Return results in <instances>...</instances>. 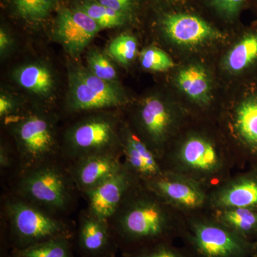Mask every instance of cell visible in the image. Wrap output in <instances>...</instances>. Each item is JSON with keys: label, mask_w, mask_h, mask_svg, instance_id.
<instances>
[{"label": "cell", "mask_w": 257, "mask_h": 257, "mask_svg": "<svg viewBox=\"0 0 257 257\" xmlns=\"http://www.w3.org/2000/svg\"><path fill=\"white\" fill-rule=\"evenodd\" d=\"M18 101L9 93L2 91L0 94V117L5 119L18 114Z\"/></svg>", "instance_id": "4dcf8cb0"}, {"label": "cell", "mask_w": 257, "mask_h": 257, "mask_svg": "<svg viewBox=\"0 0 257 257\" xmlns=\"http://www.w3.org/2000/svg\"><path fill=\"white\" fill-rule=\"evenodd\" d=\"M102 29L117 28L124 25L127 15L111 9L92 0H85L78 7Z\"/></svg>", "instance_id": "603a6c76"}, {"label": "cell", "mask_w": 257, "mask_h": 257, "mask_svg": "<svg viewBox=\"0 0 257 257\" xmlns=\"http://www.w3.org/2000/svg\"><path fill=\"white\" fill-rule=\"evenodd\" d=\"M253 257H257V237L256 239L253 241Z\"/></svg>", "instance_id": "e575fe53"}, {"label": "cell", "mask_w": 257, "mask_h": 257, "mask_svg": "<svg viewBox=\"0 0 257 257\" xmlns=\"http://www.w3.org/2000/svg\"><path fill=\"white\" fill-rule=\"evenodd\" d=\"M67 109L72 112L102 111L119 105L82 80L71 67L68 73Z\"/></svg>", "instance_id": "2e32d148"}, {"label": "cell", "mask_w": 257, "mask_h": 257, "mask_svg": "<svg viewBox=\"0 0 257 257\" xmlns=\"http://www.w3.org/2000/svg\"><path fill=\"white\" fill-rule=\"evenodd\" d=\"M17 257H71L68 238H59L21 248Z\"/></svg>", "instance_id": "cb8c5ba5"}, {"label": "cell", "mask_w": 257, "mask_h": 257, "mask_svg": "<svg viewBox=\"0 0 257 257\" xmlns=\"http://www.w3.org/2000/svg\"><path fill=\"white\" fill-rule=\"evenodd\" d=\"M137 121L138 135L160 160L162 152L173 126V114L165 101L157 96H150L139 108Z\"/></svg>", "instance_id": "30bf717a"}, {"label": "cell", "mask_w": 257, "mask_h": 257, "mask_svg": "<svg viewBox=\"0 0 257 257\" xmlns=\"http://www.w3.org/2000/svg\"><path fill=\"white\" fill-rule=\"evenodd\" d=\"M162 28L169 39L182 46H195L221 37L219 30L192 15H167L162 20Z\"/></svg>", "instance_id": "5bb4252c"}, {"label": "cell", "mask_w": 257, "mask_h": 257, "mask_svg": "<svg viewBox=\"0 0 257 257\" xmlns=\"http://www.w3.org/2000/svg\"><path fill=\"white\" fill-rule=\"evenodd\" d=\"M119 138L125 167L141 181H147L162 175L164 172L160 160L151 149L136 133L120 122Z\"/></svg>", "instance_id": "7c38bea8"}, {"label": "cell", "mask_w": 257, "mask_h": 257, "mask_svg": "<svg viewBox=\"0 0 257 257\" xmlns=\"http://www.w3.org/2000/svg\"><path fill=\"white\" fill-rule=\"evenodd\" d=\"M226 70L243 73L257 65V29L249 30L235 44L224 61Z\"/></svg>", "instance_id": "44dd1931"}, {"label": "cell", "mask_w": 257, "mask_h": 257, "mask_svg": "<svg viewBox=\"0 0 257 257\" xmlns=\"http://www.w3.org/2000/svg\"><path fill=\"white\" fill-rule=\"evenodd\" d=\"M214 209L246 208L257 210V167L219 186L210 196Z\"/></svg>", "instance_id": "9a60e30c"}, {"label": "cell", "mask_w": 257, "mask_h": 257, "mask_svg": "<svg viewBox=\"0 0 257 257\" xmlns=\"http://www.w3.org/2000/svg\"><path fill=\"white\" fill-rule=\"evenodd\" d=\"M234 128L249 160L257 167V89L243 98L235 109Z\"/></svg>", "instance_id": "e0dca14e"}, {"label": "cell", "mask_w": 257, "mask_h": 257, "mask_svg": "<svg viewBox=\"0 0 257 257\" xmlns=\"http://www.w3.org/2000/svg\"><path fill=\"white\" fill-rule=\"evenodd\" d=\"M140 61L144 69L154 72H165L175 66L170 56L156 47L144 49L140 53Z\"/></svg>", "instance_id": "83f0119b"}, {"label": "cell", "mask_w": 257, "mask_h": 257, "mask_svg": "<svg viewBox=\"0 0 257 257\" xmlns=\"http://www.w3.org/2000/svg\"><path fill=\"white\" fill-rule=\"evenodd\" d=\"M107 52L111 58L118 63L127 66L138 55V40L133 35L122 34L115 37L109 43Z\"/></svg>", "instance_id": "d4e9b609"}, {"label": "cell", "mask_w": 257, "mask_h": 257, "mask_svg": "<svg viewBox=\"0 0 257 257\" xmlns=\"http://www.w3.org/2000/svg\"><path fill=\"white\" fill-rule=\"evenodd\" d=\"M143 183L170 207L182 210H198L209 203L202 184L172 171L164 170L162 175Z\"/></svg>", "instance_id": "ba28073f"}, {"label": "cell", "mask_w": 257, "mask_h": 257, "mask_svg": "<svg viewBox=\"0 0 257 257\" xmlns=\"http://www.w3.org/2000/svg\"><path fill=\"white\" fill-rule=\"evenodd\" d=\"M177 85L192 101L206 104L211 98V84L206 69L199 64H190L179 71Z\"/></svg>", "instance_id": "ffe728a7"}, {"label": "cell", "mask_w": 257, "mask_h": 257, "mask_svg": "<svg viewBox=\"0 0 257 257\" xmlns=\"http://www.w3.org/2000/svg\"><path fill=\"white\" fill-rule=\"evenodd\" d=\"M101 30L96 22L82 10L64 8L57 15L54 40L71 57L77 58Z\"/></svg>", "instance_id": "9c48e42d"}, {"label": "cell", "mask_w": 257, "mask_h": 257, "mask_svg": "<svg viewBox=\"0 0 257 257\" xmlns=\"http://www.w3.org/2000/svg\"><path fill=\"white\" fill-rule=\"evenodd\" d=\"M4 209L12 232L22 248L47 240L68 238L70 229L62 216L50 214L16 194L7 198Z\"/></svg>", "instance_id": "8992f818"}, {"label": "cell", "mask_w": 257, "mask_h": 257, "mask_svg": "<svg viewBox=\"0 0 257 257\" xmlns=\"http://www.w3.org/2000/svg\"><path fill=\"white\" fill-rule=\"evenodd\" d=\"M215 220L245 239L257 237V210L246 208L216 209Z\"/></svg>", "instance_id": "7402d4cb"}, {"label": "cell", "mask_w": 257, "mask_h": 257, "mask_svg": "<svg viewBox=\"0 0 257 257\" xmlns=\"http://www.w3.org/2000/svg\"><path fill=\"white\" fill-rule=\"evenodd\" d=\"M14 47V40L6 29H0V56L5 58L9 55Z\"/></svg>", "instance_id": "1f68e13d"}, {"label": "cell", "mask_w": 257, "mask_h": 257, "mask_svg": "<svg viewBox=\"0 0 257 257\" xmlns=\"http://www.w3.org/2000/svg\"><path fill=\"white\" fill-rule=\"evenodd\" d=\"M87 69L96 77L110 82H116L117 72L109 57L98 49H89L87 54Z\"/></svg>", "instance_id": "484cf974"}, {"label": "cell", "mask_w": 257, "mask_h": 257, "mask_svg": "<svg viewBox=\"0 0 257 257\" xmlns=\"http://www.w3.org/2000/svg\"><path fill=\"white\" fill-rule=\"evenodd\" d=\"M170 205L139 182L112 217L111 229L122 241L133 246V251L162 242H171L180 236L182 226L173 219Z\"/></svg>", "instance_id": "6da1fadb"}, {"label": "cell", "mask_w": 257, "mask_h": 257, "mask_svg": "<svg viewBox=\"0 0 257 257\" xmlns=\"http://www.w3.org/2000/svg\"><path fill=\"white\" fill-rule=\"evenodd\" d=\"M126 257H192L186 250L172 246L171 242H162L126 253Z\"/></svg>", "instance_id": "f1b7e54d"}, {"label": "cell", "mask_w": 257, "mask_h": 257, "mask_svg": "<svg viewBox=\"0 0 257 257\" xmlns=\"http://www.w3.org/2000/svg\"><path fill=\"white\" fill-rule=\"evenodd\" d=\"M79 242L83 251L100 254L109 246L111 229L109 221L86 210L79 218Z\"/></svg>", "instance_id": "d6986e66"}, {"label": "cell", "mask_w": 257, "mask_h": 257, "mask_svg": "<svg viewBox=\"0 0 257 257\" xmlns=\"http://www.w3.org/2000/svg\"><path fill=\"white\" fill-rule=\"evenodd\" d=\"M123 165L120 155L103 154L83 157L67 167L76 188L83 194L110 178Z\"/></svg>", "instance_id": "4fadbf2b"}, {"label": "cell", "mask_w": 257, "mask_h": 257, "mask_svg": "<svg viewBox=\"0 0 257 257\" xmlns=\"http://www.w3.org/2000/svg\"><path fill=\"white\" fill-rule=\"evenodd\" d=\"M12 76L20 87L42 99H48L55 92V74L42 62L22 64L14 69Z\"/></svg>", "instance_id": "ac0fdd59"}, {"label": "cell", "mask_w": 257, "mask_h": 257, "mask_svg": "<svg viewBox=\"0 0 257 257\" xmlns=\"http://www.w3.org/2000/svg\"><path fill=\"white\" fill-rule=\"evenodd\" d=\"M119 126L116 115L105 111H95L71 125L63 135L64 161L69 164L92 155H122Z\"/></svg>", "instance_id": "277c9868"}, {"label": "cell", "mask_w": 257, "mask_h": 257, "mask_svg": "<svg viewBox=\"0 0 257 257\" xmlns=\"http://www.w3.org/2000/svg\"><path fill=\"white\" fill-rule=\"evenodd\" d=\"M180 236L192 257H253V241L215 219H191L182 226Z\"/></svg>", "instance_id": "5b68a950"}, {"label": "cell", "mask_w": 257, "mask_h": 257, "mask_svg": "<svg viewBox=\"0 0 257 257\" xmlns=\"http://www.w3.org/2000/svg\"><path fill=\"white\" fill-rule=\"evenodd\" d=\"M76 191L67 165L57 160L20 172L15 194L62 217L73 207Z\"/></svg>", "instance_id": "3957f363"}, {"label": "cell", "mask_w": 257, "mask_h": 257, "mask_svg": "<svg viewBox=\"0 0 257 257\" xmlns=\"http://www.w3.org/2000/svg\"><path fill=\"white\" fill-rule=\"evenodd\" d=\"M16 145L20 171L61 160L55 116L45 110H32L5 119Z\"/></svg>", "instance_id": "7a4b0ae2"}, {"label": "cell", "mask_w": 257, "mask_h": 257, "mask_svg": "<svg viewBox=\"0 0 257 257\" xmlns=\"http://www.w3.org/2000/svg\"><path fill=\"white\" fill-rule=\"evenodd\" d=\"M13 160L10 155L9 150L4 145L0 147V167L3 170L10 169L13 167Z\"/></svg>", "instance_id": "836d02e7"}, {"label": "cell", "mask_w": 257, "mask_h": 257, "mask_svg": "<svg viewBox=\"0 0 257 257\" xmlns=\"http://www.w3.org/2000/svg\"><path fill=\"white\" fill-rule=\"evenodd\" d=\"M246 1L247 0H211L214 8L228 18L237 15Z\"/></svg>", "instance_id": "f546056e"}, {"label": "cell", "mask_w": 257, "mask_h": 257, "mask_svg": "<svg viewBox=\"0 0 257 257\" xmlns=\"http://www.w3.org/2000/svg\"><path fill=\"white\" fill-rule=\"evenodd\" d=\"M139 182L141 181L123 165L110 178L83 194L87 201V210L101 219L109 221L128 193Z\"/></svg>", "instance_id": "8fae6325"}, {"label": "cell", "mask_w": 257, "mask_h": 257, "mask_svg": "<svg viewBox=\"0 0 257 257\" xmlns=\"http://www.w3.org/2000/svg\"><path fill=\"white\" fill-rule=\"evenodd\" d=\"M170 171L182 174L204 186L226 172L229 161L207 137L189 135L169 160Z\"/></svg>", "instance_id": "52a82bcc"}, {"label": "cell", "mask_w": 257, "mask_h": 257, "mask_svg": "<svg viewBox=\"0 0 257 257\" xmlns=\"http://www.w3.org/2000/svg\"><path fill=\"white\" fill-rule=\"evenodd\" d=\"M96 1L104 6L127 15L133 6V0H96Z\"/></svg>", "instance_id": "d6a6232c"}, {"label": "cell", "mask_w": 257, "mask_h": 257, "mask_svg": "<svg viewBox=\"0 0 257 257\" xmlns=\"http://www.w3.org/2000/svg\"><path fill=\"white\" fill-rule=\"evenodd\" d=\"M57 0H14L17 13L29 21L44 20L55 7Z\"/></svg>", "instance_id": "4316f807"}]
</instances>
